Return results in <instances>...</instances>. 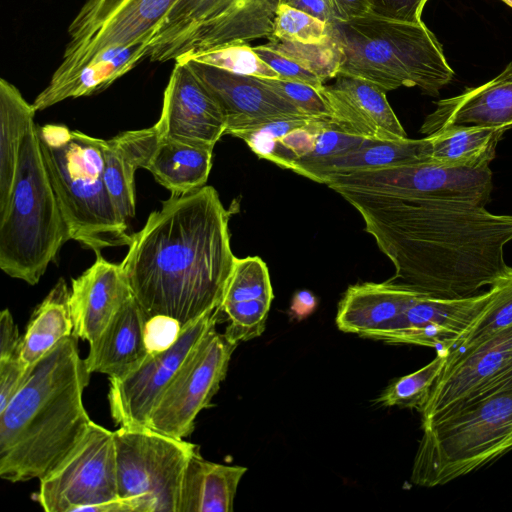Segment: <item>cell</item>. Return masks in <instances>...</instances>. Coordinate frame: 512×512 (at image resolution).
Listing matches in <instances>:
<instances>
[{
	"label": "cell",
	"instance_id": "5bb4252c",
	"mask_svg": "<svg viewBox=\"0 0 512 512\" xmlns=\"http://www.w3.org/2000/svg\"><path fill=\"white\" fill-rule=\"evenodd\" d=\"M220 311L208 313L182 328L168 348L150 353L135 370L109 378L108 403L119 426L148 427L152 412L178 371L205 335L216 327Z\"/></svg>",
	"mask_w": 512,
	"mask_h": 512
},
{
	"label": "cell",
	"instance_id": "7c38bea8",
	"mask_svg": "<svg viewBox=\"0 0 512 512\" xmlns=\"http://www.w3.org/2000/svg\"><path fill=\"white\" fill-rule=\"evenodd\" d=\"M118 498L113 431L93 421L71 454L40 480L35 494L46 512H84Z\"/></svg>",
	"mask_w": 512,
	"mask_h": 512
},
{
	"label": "cell",
	"instance_id": "e0dca14e",
	"mask_svg": "<svg viewBox=\"0 0 512 512\" xmlns=\"http://www.w3.org/2000/svg\"><path fill=\"white\" fill-rule=\"evenodd\" d=\"M511 366L512 326L459 354L447 356L420 412L422 422L475 398Z\"/></svg>",
	"mask_w": 512,
	"mask_h": 512
},
{
	"label": "cell",
	"instance_id": "5b68a950",
	"mask_svg": "<svg viewBox=\"0 0 512 512\" xmlns=\"http://www.w3.org/2000/svg\"><path fill=\"white\" fill-rule=\"evenodd\" d=\"M50 182L70 238L96 256L129 246L128 223L118 214L104 180V139L61 124L37 126Z\"/></svg>",
	"mask_w": 512,
	"mask_h": 512
},
{
	"label": "cell",
	"instance_id": "ffe728a7",
	"mask_svg": "<svg viewBox=\"0 0 512 512\" xmlns=\"http://www.w3.org/2000/svg\"><path fill=\"white\" fill-rule=\"evenodd\" d=\"M183 63L188 64L221 107L226 118L225 134L254 119L303 114L260 78L231 73L195 61Z\"/></svg>",
	"mask_w": 512,
	"mask_h": 512
},
{
	"label": "cell",
	"instance_id": "cb8c5ba5",
	"mask_svg": "<svg viewBox=\"0 0 512 512\" xmlns=\"http://www.w3.org/2000/svg\"><path fill=\"white\" fill-rule=\"evenodd\" d=\"M147 320L132 295L99 337L89 343V353L85 358L89 372L121 378L139 367L150 354L145 339Z\"/></svg>",
	"mask_w": 512,
	"mask_h": 512
},
{
	"label": "cell",
	"instance_id": "52a82bcc",
	"mask_svg": "<svg viewBox=\"0 0 512 512\" xmlns=\"http://www.w3.org/2000/svg\"><path fill=\"white\" fill-rule=\"evenodd\" d=\"M411 481L444 485L512 450V390L463 402L422 422Z\"/></svg>",
	"mask_w": 512,
	"mask_h": 512
},
{
	"label": "cell",
	"instance_id": "9a60e30c",
	"mask_svg": "<svg viewBox=\"0 0 512 512\" xmlns=\"http://www.w3.org/2000/svg\"><path fill=\"white\" fill-rule=\"evenodd\" d=\"M493 290L464 298L419 296L393 326L373 339L389 344H413L449 354L453 345L479 317Z\"/></svg>",
	"mask_w": 512,
	"mask_h": 512
},
{
	"label": "cell",
	"instance_id": "4316f807",
	"mask_svg": "<svg viewBox=\"0 0 512 512\" xmlns=\"http://www.w3.org/2000/svg\"><path fill=\"white\" fill-rule=\"evenodd\" d=\"M426 146V137L399 140L364 139L357 147L337 156L312 161L297 159L292 170L323 183L328 176L335 174L426 162Z\"/></svg>",
	"mask_w": 512,
	"mask_h": 512
},
{
	"label": "cell",
	"instance_id": "f1b7e54d",
	"mask_svg": "<svg viewBox=\"0 0 512 512\" xmlns=\"http://www.w3.org/2000/svg\"><path fill=\"white\" fill-rule=\"evenodd\" d=\"M504 127L476 125L451 126L426 136V162L447 167H488Z\"/></svg>",
	"mask_w": 512,
	"mask_h": 512
},
{
	"label": "cell",
	"instance_id": "30bf717a",
	"mask_svg": "<svg viewBox=\"0 0 512 512\" xmlns=\"http://www.w3.org/2000/svg\"><path fill=\"white\" fill-rule=\"evenodd\" d=\"M179 0H86L68 28L69 41L50 83L72 75L110 48L153 38Z\"/></svg>",
	"mask_w": 512,
	"mask_h": 512
},
{
	"label": "cell",
	"instance_id": "f6af8a7d",
	"mask_svg": "<svg viewBox=\"0 0 512 512\" xmlns=\"http://www.w3.org/2000/svg\"><path fill=\"white\" fill-rule=\"evenodd\" d=\"M427 2L428 0H370L373 13L406 22H421Z\"/></svg>",
	"mask_w": 512,
	"mask_h": 512
},
{
	"label": "cell",
	"instance_id": "c3c4849f",
	"mask_svg": "<svg viewBox=\"0 0 512 512\" xmlns=\"http://www.w3.org/2000/svg\"><path fill=\"white\" fill-rule=\"evenodd\" d=\"M287 4L329 25L337 22L330 0H290Z\"/></svg>",
	"mask_w": 512,
	"mask_h": 512
},
{
	"label": "cell",
	"instance_id": "6da1fadb",
	"mask_svg": "<svg viewBox=\"0 0 512 512\" xmlns=\"http://www.w3.org/2000/svg\"><path fill=\"white\" fill-rule=\"evenodd\" d=\"M365 231L392 262L390 279L437 298H464L508 268L512 215L454 200L344 191Z\"/></svg>",
	"mask_w": 512,
	"mask_h": 512
},
{
	"label": "cell",
	"instance_id": "f546056e",
	"mask_svg": "<svg viewBox=\"0 0 512 512\" xmlns=\"http://www.w3.org/2000/svg\"><path fill=\"white\" fill-rule=\"evenodd\" d=\"M212 154L210 148L160 138L145 169L171 195H182L205 186Z\"/></svg>",
	"mask_w": 512,
	"mask_h": 512
},
{
	"label": "cell",
	"instance_id": "d6a6232c",
	"mask_svg": "<svg viewBox=\"0 0 512 512\" xmlns=\"http://www.w3.org/2000/svg\"><path fill=\"white\" fill-rule=\"evenodd\" d=\"M493 294L470 329L453 345L448 356L459 354L512 326V267L490 286Z\"/></svg>",
	"mask_w": 512,
	"mask_h": 512
},
{
	"label": "cell",
	"instance_id": "4dcf8cb0",
	"mask_svg": "<svg viewBox=\"0 0 512 512\" xmlns=\"http://www.w3.org/2000/svg\"><path fill=\"white\" fill-rule=\"evenodd\" d=\"M70 290L60 278L33 311L21 339L19 357L33 366L63 338L73 335Z\"/></svg>",
	"mask_w": 512,
	"mask_h": 512
},
{
	"label": "cell",
	"instance_id": "836d02e7",
	"mask_svg": "<svg viewBox=\"0 0 512 512\" xmlns=\"http://www.w3.org/2000/svg\"><path fill=\"white\" fill-rule=\"evenodd\" d=\"M174 61H195L235 74L260 79H279V75L248 43H233L203 51L183 53Z\"/></svg>",
	"mask_w": 512,
	"mask_h": 512
},
{
	"label": "cell",
	"instance_id": "bcb514c9",
	"mask_svg": "<svg viewBox=\"0 0 512 512\" xmlns=\"http://www.w3.org/2000/svg\"><path fill=\"white\" fill-rule=\"evenodd\" d=\"M22 336L8 308L0 313V360L19 356Z\"/></svg>",
	"mask_w": 512,
	"mask_h": 512
},
{
	"label": "cell",
	"instance_id": "7bdbcfd3",
	"mask_svg": "<svg viewBox=\"0 0 512 512\" xmlns=\"http://www.w3.org/2000/svg\"><path fill=\"white\" fill-rule=\"evenodd\" d=\"M32 366L19 356L0 360V412L3 411L25 382Z\"/></svg>",
	"mask_w": 512,
	"mask_h": 512
},
{
	"label": "cell",
	"instance_id": "681fc988",
	"mask_svg": "<svg viewBox=\"0 0 512 512\" xmlns=\"http://www.w3.org/2000/svg\"><path fill=\"white\" fill-rule=\"evenodd\" d=\"M316 303V298L310 291H298L292 299L290 312L293 317L301 320L314 311Z\"/></svg>",
	"mask_w": 512,
	"mask_h": 512
},
{
	"label": "cell",
	"instance_id": "7dc6e473",
	"mask_svg": "<svg viewBox=\"0 0 512 512\" xmlns=\"http://www.w3.org/2000/svg\"><path fill=\"white\" fill-rule=\"evenodd\" d=\"M330 2L337 22L349 21L372 13L370 0H330Z\"/></svg>",
	"mask_w": 512,
	"mask_h": 512
},
{
	"label": "cell",
	"instance_id": "7a4b0ae2",
	"mask_svg": "<svg viewBox=\"0 0 512 512\" xmlns=\"http://www.w3.org/2000/svg\"><path fill=\"white\" fill-rule=\"evenodd\" d=\"M229 212L212 186L171 195L132 235L120 263L148 318L162 315L181 327L220 311L235 256Z\"/></svg>",
	"mask_w": 512,
	"mask_h": 512
},
{
	"label": "cell",
	"instance_id": "f35d334b",
	"mask_svg": "<svg viewBox=\"0 0 512 512\" xmlns=\"http://www.w3.org/2000/svg\"><path fill=\"white\" fill-rule=\"evenodd\" d=\"M363 140L341 131L330 119L319 133L313 151L298 160L312 161L337 156L357 147Z\"/></svg>",
	"mask_w": 512,
	"mask_h": 512
},
{
	"label": "cell",
	"instance_id": "8d00e7d4",
	"mask_svg": "<svg viewBox=\"0 0 512 512\" xmlns=\"http://www.w3.org/2000/svg\"><path fill=\"white\" fill-rule=\"evenodd\" d=\"M269 39L323 44L330 39V25L287 3L279 4Z\"/></svg>",
	"mask_w": 512,
	"mask_h": 512
},
{
	"label": "cell",
	"instance_id": "7402d4cb",
	"mask_svg": "<svg viewBox=\"0 0 512 512\" xmlns=\"http://www.w3.org/2000/svg\"><path fill=\"white\" fill-rule=\"evenodd\" d=\"M512 128V62L495 78L478 87L436 102L420 132L430 135L451 126Z\"/></svg>",
	"mask_w": 512,
	"mask_h": 512
},
{
	"label": "cell",
	"instance_id": "ab89813d",
	"mask_svg": "<svg viewBox=\"0 0 512 512\" xmlns=\"http://www.w3.org/2000/svg\"><path fill=\"white\" fill-rule=\"evenodd\" d=\"M253 49L279 75V79L308 84L318 90L325 85L316 75L266 44L255 46Z\"/></svg>",
	"mask_w": 512,
	"mask_h": 512
},
{
	"label": "cell",
	"instance_id": "8992f818",
	"mask_svg": "<svg viewBox=\"0 0 512 512\" xmlns=\"http://www.w3.org/2000/svg\"><path fill=\"white\" fill-rule=\"evenodd\" d=\"M70 239L33 125L22 139L14 182L0 208V268L35 285Z\"/></svg>",
	"mask_w": 512,
	"mask_h": 512
},
{
	"label": "cell",
	"instance_id": "2e32d148",
	"mask_svg": "<svg viewBox=\"0 0 512 512\" xmlns=\"http://www.w3.org/2000/svg\"><path fill=\"white\" fill-rule=\"evenodd\" d=\"M155 127L161 139L213 149L225 135V115L188 64L174 61Z\"/></svg>",
	"mask_w": 512,
	"mask_h": 512
},
{
	"label": "cell",
	"instance_id": "f5cc1de1",
	"mask_svg": "<svg viewBox=\"0 0 512 512\" xmlns=\"http://www.w3.org/2000/svg\"><path fill=\"white\" fill-rule=\"evenodd\" d=\"M502 1L512 7V0H502Z\"/></svg>",
	"mask_w": 512,
	"mask_h": 512
},
{
	"label": "cell",
	"instance_id": "44dd1931",
	"mask_svg": "<svg viewBox=\"0 0 512 512\" xmlns=\"http://www.w3.org/2000/svg\"><path fill=\"white\" fill-rule=\"evenodd\" d=\"M274 298L269 271L258 256L235 258L220 306L229 321L225 334L240 343L259 337Z\"/></svg>",
	"mask_w": 512,
	"mask_h": 512
},
{
	"label": "cell",
	"instance_id": "484cf974",
	"mask_svg": "<svg viewBox=\"0 0 512 512\" xmlns=\"http://www.w3.org/2000/svg\"><path fill=\"white\" fill-rule=\"evenodd\" d=\"M159 140L155 125L104 140L105 184L119 216L127 223L135 215V172L146 167Z\"/></svg>",
	"mask_w": 512,
	"mask_h": 512
},
{
	"label": "cell",
	"instance_id": "ba28073f",
	"mask_svg": "<svg viewBox=\"0 0 512 512\" xmlns=\"http://www.w3.org/2000/svg\"><path fill=\"white\" fill-rule=\"evenodd\" d=\"M278 0H179L158 27L148 58L174 60L183 53L272 34Z\"/></svg>",
	"mask_w": 512,
	"mask_h": 512
},
{
	"label": "cell",
	"instance_id": "d590c367",
	"mask_svg": "<svg viewBox=\"0 0 512 512\" xmlns=\"http://www.w3.org/2000/svg\"><path fill=\"white\" fill-rule=\"evenodd\" d=\"M268 40L265 43L268 47L310 71L324 83L334 79L339 74L340 50L331 35L330 39L323 44H303L276 39Z\"/></svg>",
	"mask_w": 512,
	"mask_h": 512
},
{
	"label": "cell",
	"instance_id": "b9f144b4",
	"mask_svg": "<svg viewBox=\"0 0 512 512\" xmlns=\"http://www.w3.org/2000/svg\"><path fill=\"white\" fill-rule=\"evenodd\" d=\"M329 120L330 118L315 117L309 123L292 129L279 141L297 159L306 157L313 151L319 133Z\"/></svg>",
	"mask_w": 512,
	"mask_h": 512
},
{
	"label": "cell",
	"instance_id": "d6986e66",
	"mask_svg": "<svg viewBox=\"0 0 512 512\" xmlns=\"http://www.w3.org/2000/svg\"><path fill=\"white\" fill-rule=\"evenodd\" d=\"M132 295L121 265L96 256L87 270L72 279L73 335L89 343L95 341Z\"/></svg>",
	"mask_w": 512,
	"mask_h": 512
},
{
	"label": "cell",
	"instance_id": "277c9868",
	"mask_svg": "<svg viewBox=\"0 0 512 512\" xmlns=\"http://www.w3.org/2000/svg\"><path fill=\"white\" fill-rule=\"evenodd\" d=\"M330 35L340 50L339 74L369 81L385 92L418 87L437 96L454 77L441 44L422 21L372 12L330 25Z\"/></svg>",
	"mask_w": 512,
	"mask_h": 512
},
{
	"label": "cell",
	"instance_id": "1f68e13d",
	"mask_svg": "<svg viewBox=\"0 0 512 512\" xmlns=\"http://www.w3.org/2000/svg\"><path fill=\"white\" fill-rule=\"evenodd\" d=\"M35 108L19 89L0 80V208L9 197L16 173L19 150L27 131L35 125Z\"/></svg>",
	"mask_w": 512,
	"mask_h": 512
},
{
	"label": "cell",
	"instance_id": "4fadbf2b",
	"mask_svg": "<svg viewBox=\"0 0 512 512\" xmlns=\"http://www.w3.org/2000/svg\"><path fill=\"white\" fill-rule=\"evenodd\" d=\"M238 344L225 333L217 332L216 327L210 330L160 399L148 427L176 438L189 436L197 415L211 406Z\"/></svg>",
	"mask_w": 512,
	"mask_h": 512
},
{
	"label": "cell",
	"instance_id": "e575fe53",
	"mask_svg": "<svg viewBox=\"0 0 512 512\" xmlns=\"http://www.w3.org/2000/svg\"><path fill=\"white\" fill-rule=\"evenodd\" d=\"M447 356V354L437 353L427 365L396 379L386 387L377 402L386 407L398 406L421 412L446 364Z\"/></svg>",
	"mask_w": 512,
	"mask_h": 512
},
{
	"label": "cell",
	"instance_id": "83f0119b",
	"mask_svg": "<svg viewBox=\"0 0 512 512\" xmlns=\"http://www.w3.org/2000/svg\"><path fill=\"white\" fill-rule=\"evenodd\" d=\"M247 468L205 460L199 451L190 458L182 480L178 512H231Z\"/></svg>",
	"mask_w": 512,
	"mask_h": 512
},
{
	"label": "cell",
	"instance_id": "9c48e42d",
	"mask_svg": "<svg viewBox=\"0 0 512 512\" xmlns=\"http://www.w3.org/2000/svg\"><path fill=\"white\" fill-rule=\"evenodd\" d=\"M119 498L132 512H178L186 466L198 447L150 427L113 431Z\"/></svg>",
	"mask_w": 512,
	"mask_h": 512
},
{
	"label": "cell",
	"instance_id": "816d5d0a",
	"mask_svg": "<svg viewBox=\"0 0 512 512\" xmlns=\"http://www.w3.org/2000/svg\"><path fill=\"white\" fill-rule=\"evenodd\" d=\"M290 0H278V5L279 4H284V3H288Z\"/></svg>",
	"mask_w": 512,
	"mask_h": 512
},
{
	"label": "cell",
	"instance_id": "74e56055",
	"mask_svg": "<svg viewBox=\"0 0 512 512\" xmlns=\"http://www.w3.org/2000/svg\"><path fill=\"white\" fill-rule=\"evenodd\" d=\"M271 90L295 106L301 113L330 118V110L320 90L308 84L282 79H261Z\"/></svg>",
	"mask_w": 512,
	"mask_h": 512
},
{
	"label": "cell",
	"instance_id": "ee69618b",
	"mask_svg": "<svg viewBox=\"0 0 512 512\" xmlns=\"http://www.w3.org/2000/svg\"><path fill=\"white\" fill-rule=\"evenodd\" d=\"M182 327L170 317L156 315L148 318L145 327V339L150 353L168 348L179 336Z\"/></svg>",
	"mask_w": 512,
	"mask_h": 512
},
{
	"label": "cell",
	"instance_id": "d4e9b609",
	"mask_svg": "<svg viewBox=\"0 0 512 512\" xmlns=\"http://www.w3.org/2000/svg\"><path fill=\"white\" fill-rule=\"evenodd\" d=\"M151 41L152 38L102 51L67 78L49 82L32 103L35 110L105 90L148 57Z\"/></svg>",
	"mask_w": 512,
	"mask_h": 512
},
{
	"label": "cell",
	"instance_id": "3957f363",
	"mask_svg": "<svg viewBox=\"0 0 512 512\" xmlns=\"http://www.w3.org/2000/svg\"><path fill=\"white\" fill-rule=\"evenodd\" d=\"M90 372L78 338H63L31 368L0 412V477L43 479L77 447L92 422L83 392Z\"/></svg>",
	"mask_w": 512,
	"mask_h": 512
},
{
	"label": "cell",
	"instance_id": "ac0fdd59",
	"mask_svg": "<svg viewBox=\"0 0 512 512\" xmlns=\"http://www.w3.org/2000/svg\"><path fill=\"white\" fill-rule=\"evenodd\" d=\"M320 90L331 121L343 132L371 140H399L407 134L391 108L386 92L375 84L348 75Z\"/></svg>",
	"mask_w": 512,
	"mask_h": 512
},
{
	"label": "cell",
	"instance_id": "603a6c76",
	"mask_svg": "<svg viewBox=\"0 0 512 512\" xmlns=\"http://www.w3.org/2000/svg\"><path fill=\"white\" fill-rule=\"evenodd\" d=\"M422 294L391 279L351 285L339 302L336 325L345 333L373 339L390 329Z\"/></svg>",
	"mask_w": 512,
	"mask_h": 512
},
{
	"label": "cell",
	"instance_id": "60d3db41",
	"mask_svg": "<svg viewBox=\"0 0 512 512\" xmlns=\"http://www.w3.org/2000/svg\"><path fill=\"white\" fill-rule=\"evenodd\" d=\"M237 138L247 143L260 158L272 161L276 165L291 169L297 157L285 148L278 139L261 130H252L240 134Z\"/></svg>",
	"mask_w": 512,
	"mask_h": 512
},
{
	"label": "cell",
	"instance_id": "8fae6325",
	"mask_svg": "<svg viewBox=\"0 0 512 512\" xmlns=\"http://www.w3.org/2000/svg\"><path fill=\"white\" fill-rule=\"evenodd\" d=\"M323 184L337 193L349 191L465 201L485 206L492 191L490 167H447L416 162L328 176Z\"/></svg>",
	"mask_w": 512,
	"mask_h": 512
},
{
	"label": "cell",
	"instance_id": "f907efd6",
	"mask_svg": "<svg viewBox=\"0 0 512 512\" xmlns=\"http://www.w3.org/2000/svg\"><path fill=\"white\" fill-rule=\"evenodd\" d=\"M509 390H512V366L503 375H501L498 379H496L494 382L488 385L482 392H480L473 399L482 397L487 394Z\"/></svg>",
	"mask_w": 512,
	"mask_h": 512
}]
</instances>
